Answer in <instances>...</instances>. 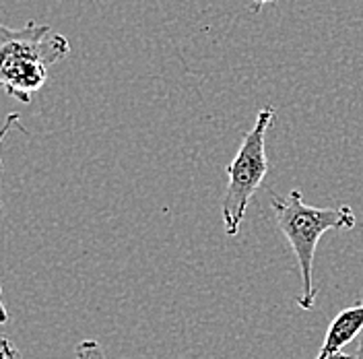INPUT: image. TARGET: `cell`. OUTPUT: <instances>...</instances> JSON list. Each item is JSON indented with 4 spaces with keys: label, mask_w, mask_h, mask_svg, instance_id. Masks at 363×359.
I'll return each instance as SVG.
<instances>
[{
    "label": "cell",
    "mask_w": 363,
    "mask_h": 359,
    "mask_svg": "<svg viewBox=\"0 0 363 359\" xmlns=\"http://www.w3.org/2000/svg\"><path fill=\"white\" fill-rule=\"evenodd\" d=\"M70 44L50 25L27 21L19 29L0 23V87L6 95L29 104L48 81L52 65L65 60Z\"/></svg>",
    "instance_id": "1"
},
{
    "label": "cell",
    "mask_w": 363,
    "mask_h": 359,
    "mask_svg": "<svg viewBox=\"0 0 363 359\" xmlns=\"http://www.w3.org/2000/svg\"><path fill=\"white\" fill-rule=\"evenodd\" d=\"M272 211L279 229L294 248L297 267L301 272V293L295 302L301 310H312L316 302L314 256L318 242L330 229H353L355 213L347 204L335 209H320L306 204L297 188L287 197L272 194Z\"/></svg>",
    "instance_id": "2"
},
{
    "label": "cell",
    "mask_w": 363,
    "mask_h": 359,
    "mask_svg": "<svg viewBox=\"0 0 363 359\" xmlns=\"http://www.w3.org/2000/svg\"><path fill=\"white\" fill-rule=\"evenodd\" d=\"M274 108H262L248 135L244 136L233 161L227 165V190L223 197V225L229 238L240 233L246 209L269 174V158H267V133L274 120Z\"/></svg>",
    "instance_id": "3"
},
{
    "label": "cell",
    "mask_w": 363,
    "mask_h": 359,
    "mask_svg": "<svg viewBox=\"0 0 363 359\" xmlns=\"http://www.w3.org/2000/svg\"><path fill=\"white\" fill-rule=\"evenodd\" d=\"M363 333V304H355L351 308H345L342 312L335 316L330 322L326 337L322 343V349L316 359H328L333 353H340L345 345H349L355 337Z\"/></svg>",
    "instance_id": "4"
},
{
    "label": "cell",
    "mask_w": 363,
    "mask_h": 359,
    "mask_svg": "<svg viewBox=\"0 0 363 359\" xmlns=\"http://www.w3.org/2000/svg\"><path fill=\"white\" fill-rule=\"evenodd\" d=\"M74 355L77 359H108L104 347L95 341V338H85L74 347Z\"/></svg>",
    "instance_id": "5"
},
{
    "label": "cell",
    "mask_w": 363,
    "mask_h": 359,
    "mask_svg": "<svg viewBox=\"0 0 363 359\" xmlns=\"http://www.w3.org/2000/svg\"><path fill=\"white\" fill-rule=\"evenodd\" d=\"M13 128H19L21 133H25V128L21 126V116L17 112L6 116V120H4V124H2V128H0V145H2V140H4V136L9 135V131H13ZM0 167H2V159H0ZM0 209H2V202H0Z\"/></svg>",
    "instance_id": "6"
},
{
    "label": "cell",
    "mask_w": 363,
    "mask_h": 359,
    "mask_svg": "<svg viewBox=\"0 0 363 359\" xmlns=\"http://www.w3.org/2000/svg\"><path fill=\"white\" fill-rule=\"evenodd\" d=\"M0 359H19V351L6 337L0 335Z\"/></svg>",
    "instance_id": "7"
},
{
    "label": "cell",
    "mask_w": 363,
    "mask_h": 359,
    "mask_svg": "<svg viewBox=\"0 0 363 359\" xmlns=\"http://www.w3.org/2000/svg\"><path fill=\"white\" fill-rule=\"evenodd\" d=\"M9 322V312L2 304V287H0V324H6Z\"/></svg>",
    "instance_id": "8"
},
{
    "label": "cell",
    "mask_w": 363,
    "mask_h": 359,
    "mask_svg": "<svg viewBox=\"0 0 363 359\" xmlns=\"http://www.w3.org/2000/svg\"><path fill=\"white\" fill-rule=\"evenodd\" d=\"M250 2H252V9L254 11H260L264 4H271V2H277V0H250Z\"/></svg>",
    "instance_id": "9"
},
{
    "label": "cell",
    "mask_w": 363,
    "mask_h": 359,
    "mask_svg": "<svg viewBox=\"0 0 363 359\" xmlns=\"http://www.w3.org/2000/svg\"><path fill=\"white\" fill-rule=\"evenodd\" d=\"M353 359H363V333H362V341H359V347H357V353Z\"/></svg>",
    "instance_id": "10"
},
{
    "label": "cell",
    "mask_w": 363,
    "mask_h": 359,
    "mask_svg": "<svg viewBox=\"0 0 363 359\" xmlns=\"http://www.w3.org/2000/svg\"><path fill=\"white\" fill-rule=\"evenodd\" d=\"M328 359H351V355H347V353H342V351H340V353H333Z\"/></svg>",
    "instance_id": "11"
}]
</instances>
